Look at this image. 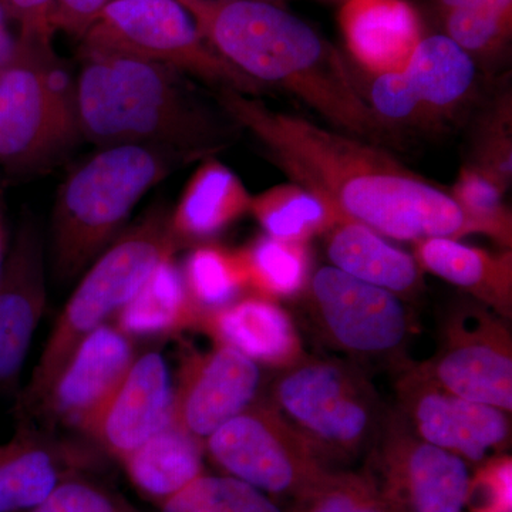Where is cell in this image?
Instances as JSON below:
<instances>
[{
	"label": "cell",
	"instance_id": "6da1fadb",
	"mask_svg": "<svg viewBox=\"0 0 512 512\" xmlns=\"http://www.w3.org/2000/svg\"><path fill=\"white\" fill-rule=\"evenodd\" d=\"M220 104L296 184L336 215L400 241L473 234L450 192L413 173L380 148L266 107L234 89Z\"/></svg>",
	"mask_w": 512,
	"mask_h": 512
},
{
	"label": "cell",
	"instance_id": "7a4b0ae2",
	"mask_svg": "<svg viewBox=\"0 0 512 512\" xmlns=\"http://www.w3.org/2000/svg\"><path fill=\"white\" fill-rule=\"evenodd\" d=\"M178 2L208 45L249 79L285 87L355 136L380 130V120L357 92L338 52L288 10L269 0Z\"/></svg>",
	"mask_w": 512,
	"mask_h": 512
},
{
	"label": "cell",
	"instance_id": "3957f363",
	"mask_svg": "<svg viewBox=\"0 0 512 512\" xmlns=\"http://www.w3.org/2000/svg\"><path fill=\"white\" fill-rule=\"evenodd\" d=\"M74 87L77 131L90 143L210 151L217 128L185 93L175 70L134 57L86 56Z\"/></svg>",
	"mask_w": 512,
	"mask_h": 512
},
{
	"label": "cell",
	"instance_id": "277c9868",
	"mask_svg": "<svg viewBox=\"0 0 512 512\" xmlns=\"http://www.w3.org/2000/svg\"><path fill=\"white\" fill-rule=\"evenodd\" d=\"M187 154L153 146L103 147L74 168L57 192L53 258L73 278L103 252L137 202L165 180Z\"/></svg>",
	"mask_w": 512,
	"mask_h": 512
},
{
	"label": "cell",
	"instance_id": "5b68a950",
	"mask_svg": "<svg viewBox=\"0 0 512 512\" xmlns=\"http://www.w3.org/2000/svg\"><path fill=\"white\" fill-rule=\"evenodd\" d=\"M177 248L170 215L154 210L97 256L57 318L18 413L42 399L76 346L114 318Z\"/></svg>",
	"mask_w": 512,
	"mask_h": 512
},
{
	"label": "cell",
	"instance_id": "8992f818",
	"mask_svg": "<svg viewBox=\"0 0 512 512\" xmlns=\"http://www.w3.org/2000/svg\"><path fill=\"white\" fill-rule=\"evenodd\" d=\"M271 404L326 466L370 450L386 421L369 380L338 360L302 357L286 367L274 384Z\"/></svg>",
	"mask_w": 512,
	"mask_h": 512
},
{
	"label": "cell",
	"instance_id": "52a82bcc",
	"mask_svg": "<svg viewBox=\"0 0 512 512\" xmlns=\"http://www.w3.org/2000/svg\"><path fill=\"white\" fill-rule=\"evenodd\" d=\"M77 131L74 89L52 42L18 37L0 70V167L10 174L37 170Z\"/></svg>",
	"mask_w": 512,
	"mask_h": 512
},
{
	"label": "cell",
	"instance_id": "ba28073f",
	"mask_svg": "<svg viewBox=\"0 0 512 512\" xmlns=\"http://www.w3.org/2000/svg\"><path fill=\"white\" fill-rule=\"evenodd\" d=\"M84 55L134 57L187 72L220 89L256 92L261 84L222 59L178 0H116L82 37Z\"/></svg>",
	"mask_w": 512,
	"mask_h": 512
},
{
	"label": "cell",
	"instance_id": "9c48e42d",
	"mask_svg": "<svg viewBox=\"0 0 512 512\" xmlns=\"http://www.w3.org/2000/svg\"><path fill=\"white\" fill-rule=\"evenodd\" d=\"M227 476L269 497L295 500L329 467L271 403H252L204 441Z\"/></svg>",
	"mask_w": 512,
	"mask_h": 512
},
{
	"label": "cell",
	"instance_id": "30bf717a",
	"mask_svg": "<svg viewBox=\"0 0 512 512\" xmlns=\"http://www.w3.org/2000/svg\"><path fill=\"white\" fill-rule=\"evenodd\" d=\"M370 474L397 512H463L470 471L463 458L421 440L402 416L384 421Z\"/></svg>",
	"mask_w": 512,
	"mask_h": 512
},
{
	"label": "cell",
	"instance_id": "8fae6325",
	"mask_svg": "<svg viewBox=\"0 0 512 512\" xmlns=\"http://www.w3.org/2000/svg\"><path fill=\"white\" fill-rule=\"evenodd\" d=\"M420 370L460 399L511 412L510 333L490 313L466 309L451 316L439 352Z\"/></svg>",
	"mask_w": 512,
	"mask_h": 512
},
{
	"label": "cell",
	"instance_id": "7c38bea8",
	"mask_svg": "<svg viewBox=\"0 0 512 512\" xmlns=\"http://www.w3.org/2000/svg\"><path fill=\"white\" fill-rule=\"evenodd\" d=\"M311 299L323 335L352 355H393L409 333V318L397 295L335 266L320 268L313 276Z\"/></svg>",
	"mask_w": 512,
	"mask_h": 512
},
{
	"label": "cell",
	"instance_id": "4fadbf2b",
	"mask_svg": "<svg viewBox=\"0 0 512 512\" xmlns=\"http://www.w3.org/2000/svg\"><path fill=\"white\" fill-rule=\"evenodd\" d=\"M397 390L410 429L466 463H483L510 443L508 412L446 392L420 367L406 373Z\"/></svg>",
	"mask_w": 512,
	"mask_h": 512
},
{
	"label": "cell",
	"instance_id": "5bb4252c",
	"mask_svg": "<svg viewBox=\"0 0 512 512\" xmlns=\"http://www.w3.org/2000/svg\"><path fill=\"white\" fill-rule=\"evenodd\" d=\"M259 383L258 363L238 350L225 345H217L210 352L184 348L171 420L205 441L255 402Z\"/></svg>",
	"mask_w": 512,
	"mask_h": 512
},
{
	"label": "cell",
	"instance_id": "9a60e30c",
	"mask_svg": "<svg viewBox=\"0 0 512 512\" xmlns=\"http://www.w3.org/2000/svg\"><path fill=\"white\" fill-rule=\"evenodd\" d=\"M133 339L104 323L76 346L42 399L19 420L43 417L80 431L116 389L136 359Z\"/></svg>",
	"mask_w": 512,
	"mask_h": 512
},
{
	"label": "cell",
	"instance_id": "2e32d148",
	"mask_svg": "<svg viewBox=\"0 0 512 512\" xmlns=\"http://www.w3.org/2000/svg\"><path fill=\"white\" fill-rule=\"evenodd\" d=\"M174 383L157 352L136 356L121 382L80 431L101 454L121 461L173 417Z\"/></svg>",
	"mask_w": 512,
	"mask_h": 512
},
{
	"label": "cell",
	"instance_id": "e0dca14e",
	"mask_svg": "<svg viewBox=\"0 0 512 512\" xmlns=\"http://www.w3.org/2000/svg\"><path fill=\"white\" fill-rule=\"evenodd\" d=\"M97 453L19 420L12 439L0 444V512L35 510L67 480L96 467Z\"/></svg>",
	"mask_w": 512,
	"mask_h": 512
},
{
	"label": "cell",
	"instance_id": "ac0fdd59",
	"mask_svg": "<svg viewBox=\"0 0 512 512\" xmlns=\"http://www.w3.org/2000/svg\"><path fill=\"white\" fill-rule=\"evenodd\" d=\"M45 306L42 237L25 220L0 269V382L18 375Z\"/></svg>",
	"mask_w": 512,
	"mask_h": 512
},
{
	"label": "cell",
	"instance_id": "d6986e66",
	"mask_svg": "<svg viewBox=\"0 0 512 512\" xmlns=\"http://www.w3.org/2000/svg\"><path fill=\"white\" fill-rule=\"evenodd\" d=\"M339 25L356 62L375 76L403 72L421 40L419 16L406 0H348Z\"/></svg>",
	"mask_w": 512,
	"mask_h": 512
},
{
	"label": "cell",
	"instance_id": "ffe728a7",
	"mask_svg": "<svg viewBox=\"0 0 512 512\" xmlns=\"http://www.w3.org/2000/svg\"><path fill=\"white\" fill-rule=\"evenodd\" d=\"M217 345L229 346L266 366L286 367L302 359V345L291 318L261 296L202 311L198 328Z\"/></svg>",
	"mask_w": 512,
	"mask_h": 512
},
{
	"label": "cell",
	"instance_id": "44dd1931",
	"mask_svg": "<svg viewBox=\"0 0 512 512\" xmlns=\"http://www.w3.org/2000/svg\"><path fill=\"white\" fill-rule=\"evenodd\" d=\"M204 453V441L171 420L120 464L138 493L161 505L205 473Z\"/></svg>",
	"mask_w": 512,
	"mask_h": 512
},
{
	"label": "cell",
	"instance_id": "7402d4cb",
	"mask_svg": "<svg viewBox=\"0 0 512 512\" xmlns=\"http://www.w3.org/2000/svg\"><path fill=\"white\" fill-rule=\"evenodd\" d=\"M326 234L329 259L345 274L394 295H409L419 288L421 274L416 259L392 247L373 229L340 221Z\"/></svg>",
	"mask_w": 512,
	"mask_h": 512
},
{
	"label": "cell",
	"instance_id": "603a6c76",
	"mask_svg": "<svg viewBox=\"0 0 512 512\" xmlns=\"http://www.w3.org/2000/svg\"><path fill=\"white\" fill-rule=\"evenodd\" d=\"M251 200L247 188L228 167L207 161L192 175L170 215L175 241L180 245L214 237L248 212Z\"/></svg>",
	"mask_w": 512,
	"mask_h": 512
},
{
	"label": "cell",
	"instance_id": "cb8c5ba5",
	"mask_svg": "<svg viewBox=\"0 0 512 512\" xmlns=\"http://www.w3.org/2000/svg\"><path fill=\"white\" fill-rule=\"evenodd\" d=\"M417 259L424 269L473 293L498 312L511 311V254L494 256L453 238L420 241Z\"/></svg>",
	"mask_w": 512,
	"mask_h": 512
},
{
	"label": "cell",
	"instance_id": "d4e9b609",
	"mask_svg": "<svg viewBox=\"0 0 512 512\" xmlns=\"http://www.w3.org/2000/svg\"><path fill=\"white\" fill-rule=\"evenodd\" d=\"M202 309L185 285L183 272L173 258L163 262L140 291L114 318L121 332L131 339L175 335L197 329Z\"/></svg>",
	"mask_w": 512,
	"mask_h": 512
},
{
	"label": "cell",
	"instance_id": "484cf974",
	"mask_svg": "<svg viewBox=\"0 0 512 512\" xmlns=\"http://www.w3.org/2000/svg\"><path fill=\"white\" fill-rule=\"evenodd\" d=\"M403 72L427 119H439L456 110L476 80L470 53L447 35L421 39Z\"/></svg>",
	"mask_w": 512,
	"mask_h": 512
},
{
	"label": "cell",
	"instance_id": "4316f807",
	"mask_svg": "<svg viewBox=\"0 0 512 512\" xmlns=\"http://www.w3.org/2000/svg\"><path fill=\"white\" fill-rule=\"evenodd\" d=\"M249 211L268 237L302 244L339 222L325 202L298 184L262 192L252 198Z\"/></svg>",
	"mask_w": 512,
	"mask_h": 512
},
{
	"label": "cell",
	"instance_id": "83f0119b",
	"mask_svg": "<svg viewBox=\"0 0 512 512\" xmlns=\"http://www.w3.org/2000/svg\"><path fill=\"white\" fill-rule=\"evenodd\" d=\"M247 271L248 288L261 298H288L306 285L308 252L302 242L266 237L241 249Z\"/></svg>",
	"mask_w": 512,
	"mask_h": 512
},
{
	"label": "cell",
	"instance_id": "f1b7e54d",
	"mask_svg": "<svg viewBox=\"0 0 512 512\" xmlns=\"http://www.w3.org/2000/svg\"><path fill=\"white\" fill-rule=\"evenodd\" d=\"M185 285L202 311L222 308L248 288L241 251L200 247L191 252L183 272Z\"/></svg>",
	"mask_w": 512,
	"mask_h": 512
},
{
	"label": "cell",
	"instance_id": "f546056e",
	"mask_svg": "<svg viewBox=\"0 0 512 512\" xmlns=\"http://www.w3.org/2000/svg\"><path fill=\"white\" fill-rule=\"evenodd\" d=\"M289 512H397L366 470H329L292 501Z\"/></svg>",
	"mask_w": 512,
	"mask_h": 512
},
{
	"label": "cell",
	"instance_id": "4dcf8cb0",
	"mask_svg": "<svg viewBox=\"0 0 512 512\" xmlns=\"http://www.w3.org/2000/svg\"><path fill=\"white\" fill-rule=\"evenodd\" d=\"M158 507L160 512H285L274 498L238 478L205 473Z\"/></svg>",
	"mask_w": 512,
	"mask_h": 512
},
{
	"label": "cell",
	"instance_id": "1f68e13d",
	"mask_svg": "<svg viewBox=\"0 0 512 512\" xmlns=\"http://www.w3.org/2000/svg\"><path fill=\"white\" fill-rule=\"evenodd\" d=\"M504 188L477 165L461 168L451 197L466 215L471 231L511 244V215L503 202Z\"/></svg>",
	"mask_w": 512,
	"mask_h": 512
},
{
	"label": "cell",
	"instance_id": "d6a6232c",
	"mask_svg": "<svg viewBox=\"0 0 512 512\" xmlns=\"http://www.w3.org/2000/svg\"><path fill=\"white\" fill-rule=\"evenodd\" d=\"M444 25L447 36L470 55L494 52L510 36L512 0L448 10L444 12Z\"/></svg>",
	"mask_w": 512,
	"mask_h": 512
},
{
	"label": "cell",
	"instance_id": "836d02e7",
	"mask_svg": "<svg viewBox=\"0 0 512 512\" xmlns=\"http://www.w3.org/2000/svg\"><path fill=\"white\" fill-rule=\"evenodd\" d=\"M29 512H140L126 498L87 476L70 478Z\"/></svg>",
	"mask_w": 512,
	"mask_h": 512
},
{
	"label": "cell",
	"instance_id": "e575fe53",
	"mask_svg": "<svg viewBox=\"0 0 512 512\" xmlns=\"http://www.w3.org/2000/svg\"><path fill=\"white\" fill-rule=\"evenodd\" d=\"M470 476L466 507L471 512H512L511 457H491Z\"/></svg>",
	"mask_w": 512,
	"mask_h": 512
},
{
	"label": "cell",
	"instance_id": "d590c367",
	"mask_svg": "<svg viewBox=\"0 0 512 512\" xmlns=\"http://www.w3.org/2000/svg\"><path fill=\"white\" fill-rule=\"evenodd\" d=\"M369 106L379 120L396 124L427 121L423 107L404 72L376 74L370 89Z\"/></svg>",
	"mask_w": 512,
	"mask_h": 512
},
{
	"label": "cell",
	"instance_id": "8d00e7d4",
	"mask_svg": "<svg viewBox=\"0 0 512 512\" xmlns=\"http://www.w3.org/2000/svg\"><path fill=\"white\" fill-rule=\"evenodd\" d=\"M6 15L18 22L19 37L52 42L56 0H0Z\"/></svg>",
	"mask_w": 512,
	"mask_h": 512
},
{
	"label": "cell",
	"instance_id": "74e56055",
	"mask_svg": "<svg viewBox=\"0 0 512 512\" xmlns=\"http://www.w3.org/2000/svg\"><path fill=\"white\" fill-rule=\"evenodd\" d=\"M116 0H56L53 13L55 30L82 39L101 10Z\"/></svg>",
	"mask_w": 512,
	"mask_h": 512
},
{
	"label": "cell",
	"instance_id": "f35d334b",
	"mask_svg": "<svg viewBox=\"0 0 512 512\" xmlns=\"http://www.w3.org/2000/svg\"><path fill=\"white\" fill-rule=\"evenodd\" d=\"M6 18H8V15H6L5 9L0 3V70L12 59L13 52L16 49V39H13V36L10 35Z\"/></svg>",
	"mask_w": 512,
	"mask_h": 512
},
{
	"label": "cell",
	"instance_id": "ab89813d",
	"mask_svg": "<svg viewBox=\"0 0 512 512\" xmlns=\"http://www.w3.org/2000/svg\"><path fill=\"white\" fill-rule=\"evenodd\" d=\"M439 2L443 12H448V10L483 5V3L494 2V0H439Z\"/></svg>",
	"mask_w": 512,
	"mask_h": 512
},
{
	"label": "cell",
	"instance_id": "60d3db41",
	"mask_svg": "<svg viewBox=\"0 0 512 512\" xmlns=\"http://www.w3.org/2000/svg\"><path fill=\"white\" fill-rule=\"evenodd\" d=\"M5 224H3L2 208H0V269L5 261Z\"/></svg>",
	"mask_w": 512,
	"mask_h": 512
}]
</instances>
